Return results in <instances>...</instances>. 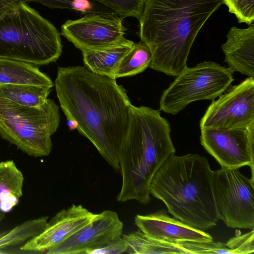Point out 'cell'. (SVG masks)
Instances as JSON below:
<instances>
[{"label": "cell", "instance_id": "cell-1", "mask_svg": "<svg viewBox=\"0 0 254 254\" xmlns=\"http://www.w3.org/2000/svg\"><path fill=\"white\" fill-rule=\"evenodd\" d=\"M54 85L61 108L103 158L120 172V152L129 125L132 104L116 79L85 66L59 67Z\"/></svg>", "mask_w": 254, "mask_h": 254}, {"label": "cell", "instance_id": "cell-2", "mask_svg": "<svg viewBox=\"0 0 254 254\" xmlns=\"http://www.w3.org/2000/svg\"><path fill=\"white\" fill-rule=\"evenodd\" d=\"M223 0H145L139 35L149 48V67L176 76L187 67L200 29Z\"/></svg>", "mask_w": 254, "mask_h": 254}, {"label": "cell", "instance_id": "cell-3", "mask_svg": "<svg viewBox=\"0 0 254 254\" xmlns=\"http://www.w3.org/2000/svg\"><path fill=\"white\" fill-rule=\"evenodd\" d=\"M213 174L204 156L173 154L153 177L150 193L161 200L174 217L193 227L206 230L219 220Z\"/></svg>", "mask_w": 254, "mask_h": 254}, {"label": "cell", "instance_id": "cell-4", "mask_svg": "<svg viewBox=\"0 0 254 254\" xmlns=\"http://www.w3.org/2000/svg\"><path fill=\"white\" fill-rule=\"evenodd\" d=\"M175 152L170 124L161 116L160 111L132 105L129 127L120 152L122 183L117 200L148 203L153 177Z\"/></svg>", "mask_w": 254, "mask_h": 254}, {"label": "cell", "instance_id": "cell-5", "mask_svg": "<svg viewBox=\"0 0 254 254\" xmlns=\"http://www.w3.org/2000/svg\"><path fill=\"white\" fill-rule=\"evenodd\" d=\"M62 48L59 31L27 2L0 12V58L41 66L56 61Z\"/></svg>", "mask_w": 254, "mask_h": 254}, {"label": "cell", "instance_id": "cell-6", "mask_svg": "<svg viewBox=\"0 0 254 254\" xmlns=\"http://www.w3.org/2000/svg\"><path fill=\"white\" fill-rule=\"evenodd\" d=\"M60 123L59 107L48 99L40 107L20 105L0 97V136L28 155L46 156Z\"/></svg>", "mask_w": 254, "mask_h": 254}, {"label": "cell", "instance_id": "cell-7", "mask_svg": "<svg viewBox=\"0 0 254 254\" xmlns=\"http://www.w3.org/2000/svg\"><path fill=\"white\" fill-rule=\"evenodd\" d=\"M233 73L229 67L212 61L187 66L163 92L159 110L176 115L192 102L214 100L231 85Z\"/></svg>", "mask_w": 254, "mask_h": 254}, {"label": "cell", "instance_id": "cell-8", "mask_svg": "<svg viewBox=\"0 0 254 254\" xmlns=\"http://www.w3.org/2000/svg\"><path fill=\"white\" fill-rule=\"evenodd\" d=\"M213 188L219 219L228 227L254 228V178L221 168L214 171Z\"/></svg>", "mask_w": 254, "mask_h": 254}, {"label": "cell", "instance_id": "cell-9", "mask_svg": "<svg viewBox=\"0 0 254 254\" xmlns=\"http://www.w3.org/2000/svg\"><path fill=\"white\" fill-rule=\"evenodd\" d=\"M254 125V78L230 86L213 100L199 122L201 129L227 130Z\"/></svg>", "mask_w": 254, "mask_h": 254}, {"label": "cell", "instance_id": "cell-10", "mask_svg": "<svg viewBox=\"0 0 254 254\" xmlns=\"http://www.w3.org/2000/svg\"><path fill=\"white\" fill-rule=\"evenodd\" d=\"M200 141L221 168L248 166L254 178V125L227 130L200 129Z\"/></svg>", "mask_w": 254, "mask_h": 254}, {"label": "cell", "instance_id": "cell-11", "mask_svg": "<svg viewBox=\"0 0 254 254\" xmlns=\"http://www.w3.org/2000/svg\"><path fill=\"white\" fill-rule=\"evenodd\" d=\"M124 19L115 14H86L65 21L61 26V34L81 52L99 48L124 38Z\"/></svg>", "mask_w": 254, "mask_h": 254}, {"label": "cell", "instance_id": "cell-12", "mask_svg": "<svg viewBox=\"0 0 254 254\" xmlns=\"http://www.w3.org/2000/svg\"><path fill=\"white\" fill-rule=\"evenodd\" d=\"M123 223L110 210L95 214L92 220L74 235L47 252L49 254H84L121 237Z\"/></svg>", "mask_w": 254, "mask_h": 254}, {"label": "cell", "instance_id": "cell-13", "mask_svg": "<svg viewBox=\"0 0 254 254\" xmlns=\"http://www.w3.org/2000/svg\"><path fill=\"white\" fill-rule=\"evenodd\" d=\"M95 215L81 205L72 204L58 212L40 234L27 241L20 249L24 252H47L87 225Z\"/></svg>", "mask_w": 254, "mask_h": 254}, {"label": "cell", "instance_id": "cell-14", "mask_svg": "<svg viewBox=\"0 0 254 254\" xmlns=\"http://www.w3.org/2000/svg\"><path fill=\"white\" fill-rule=\"evenodd\" d=\"M134 222L138 229L158 241L175 244L213 241L209 234L171 217L164 209L147 215H137Z\"/></svg>", "mask_w": 254, "mask_h": 254}, {"label": "cell", "instance_id": "cell-15", "mask_svg": "<svg viewBox=\"0 0 254 254\" xmlns=\"http://www.w3.org/2000/svg\"><path fill=\"white\" fill-rule=\"evenodd\" d=\"M222 45L224 62L234 73L254 78V24L247 28H231Z\"/></svg>", "mask_w": 254, "mask_h": 254}, {"label": "cell", "instance_id": "cell-16", "mask_svg": "<svg viewBox=\"0 0 254 254\" xmlns=\"http://www.w3.org/2000/svg\"><path fill=\"white\" fill-rule=\"evenodd\" d=\"M134 43L125 37L112 44L82 51L84 66L93 73L114 78V73Z\"/></svg>", "mask_w": 254, "mask_h": 254}, {"label": "cell", "instance_id": "cell-17", "mask_svg": "<svg viewBox=\"0 0 254 254\" xmlns=\"http://www.w3.org/2000/svg\"><path fill=\"white\" fill-rule=\"evenodd\" d=\"M27 84L53 87L50 77L33 64L0 58V85Z\"/></svg>", "mask_w": 254, "mask_h": 254}, {"label": "cell", "instance_id": "cell-18", "mask_svg": "<svg viewBox=\"0 0 254 254\" xmlns=\"http://www.w3.org/2000/svg\"><path fill=\"white\" fill-rule=\"evenodd\" d=\"M24 176L13 160L0 161V210H11L22 195Z\"/></svg>", "mask_w": 254, "mask_h": 254}, {"label": "cell", "instance_id": "cell-19", "mask_svg": "<svg viewBox=\"0 0 254 254\" xmlns=\"http://www.w3.org/2000/svg\"><path fill=\"white\" fill-rule=\"evenodd\" d=\"M52 87L27 84L0 85V97L25 106L40 107L48 99Z\"/></svg>", "mask_w": 254, "mask_h": 254}, {"label": "cell", "instance_id": "cell-20", "mask_svg": "<svg viewBox=\"0 0 254 254\" xmlns=\"http://www.w3.org/2000/svg\"><path fill=\"white\" fill-rule=\"evenodd\" d=\"M127 245L126 253L135 254H186L177 244L152 239L138 229L132 233L122 235Z\"/></svg>", "mask_w": 254, "mask_h": 254}, {"label": "cell", "instance_id": "cell-21", "mask_svg": "<svg viewBox=\"0 0 254 254\" xmlns=\"http://www.w3.org/2000/svg\"><path fill=\"white\" fill-rule=\"evenodd\" d=\"M151 60L152 54L147 45L141 41L134 43L116 67L114 78L140 73L149 67Z\"/></svg>", "mask_w": 254, "mask_h": 254}, {"label": "cell", "instance_id": "cell-22", "mask_svg": "<svg viewBox=\"0 0 254 254\" xmlns=\"http://www.w3.org/2000/svg\"><path fill=\"white\" fill-rule=\"evenodd\" d=\"M48 218L43 216L28 220L8 231L0 234V249L26 242L37 236L45 228Z\"/></svg>", "mask_w": 254, "mask_h": 254}, {"label": "cell", "instance_id": "cell-23", "mask_svg": "<svg viewBox=\"0 0 254 254\" xmlns=\"http://www.w3.org/2000/svg\"><path fill=\"white\" fill-rule=\"evenodd\" d=\"M35 2L51 8L69 9L85 14L90 13L115 14L117 13L110 7L92 0H21Z\"/></svg>", "mask_w": 254, "mask_h": 254}, {"label": "cell", "instance_id": "cell-24", "mask_svg": "<svg viewBox=\"0 0 254 254\" xmlns=\"http://www.w3.org/2000/svg\"><path fill=\"white\" fill-rule=\"evenodd\" d=\"M106 5L125 18L132 17L139 19L145 0H92Z\"/></svg>", "mask_w": 254, "mask_h": 254}, {"label": "cell", "instance_id": "cell-25", "mask_svg": "<svg viewBox=\"0 0 254 254\" xmlns=\"http://www.w3.org/2000/svg\"><path fill=\"white\" fill-rule=\"evenodd\" d=\"M177 244L186 254H233L225 244L220 242H182Z\"/></svg>", "mask_w": 254, "mask_h": 254}, {"label": "cell", "instance_id": "cell-26", "mask_svg": "<svg viewBox=\"0 0 254 254\" xmlns=\"http://www.w3.org/2000/svg\"><path fill=\"white\" fill-rule=\"evenodd\" d=\"M229 12L234 14L239 23L250 25L254 21V0H223Z\"/></svg>", "mask_w": 254, "mask_h": 254}, {"label": "cell", "instance_id": "cell-27", "mask_svg": "<svg viewBox=\"0 0 254 254\" xmlns=\"http://www.w3.org/2000/svg\"><path fill=\"white\" fill-rule=\"evenodd\" d=\"M233 254H250L254 252V229L242 235H237L225 244Z\"/></svg>", "mask_w": 254, "mask_h": 254}, {"label": "cell", "instance_id": "cell-28", "mask_svg": "<svg viewBox=\"0 0 254 254\" xmlns=\"http://www.w3.org/2000/svg\"><path fill=\"white\" fill-rule=\"evenodd\" d=\"M127 245L123 238L110 241L103 247L88 251L86 254H121L127 252Z\"/></svg>", "mask_w": 254, "mask_h": 254}, {"label": "cell", "instance_id": "cell-29", "mask_svg": "<svg viewBox=\"0 0 254 254\" xmlns=\"http://www.w3.org/2000/svg\"><path fill=\"white\" fill-rule=\"evenodd\" d=\"M21 0H0V12L9 6Z\"/></svg>", "mask_w": 254, "mask_h": 254}, {"label": "cell", "instance_id": "cell-30", "mask_svg": "<svg viewBox=\"0 0 254 254\" xmlns=\"http://www.w3.org/2000/svg\"><path fill=\"white\" fill-rule=\"evenodd\" d=\"M4 217V212L0 210V223Z\"/></svg>", "mask_w": 254, "mask_h": 254}]
</instances>
